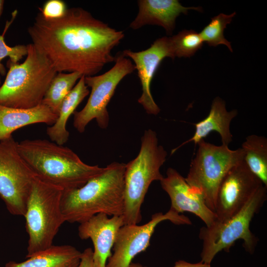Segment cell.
<instances>
[{
  "instance_id": "1",
  "label": "cell",
  "mask_w": 267,
  "mask_h": 267,
  "mask_svg": "<svg viewBox=\"0 0 267 267\" xmlns=\"http://www.w3.org/2000/svg\"><path fill=\"white\" fill-rule=\"evenodd\" d=\"M28 32L32 44L57 73L85 76H94L115 61L112 50L125 36L81 7L67 9L55 19H45L40 13Z\"/></svg>"
},
{
  "instance_id": "2",
  "label": "cell",
  "mask_w": 267,
  "mask_h": 267,
  "mask_svg": "<svg viewBox=\"0 0 267 267\" xmlns=\"http://www.w3.org/2000/svg\"><path fill=\"white\" fill-rule=\"evenodd\" d=\"M18 149L36 177L63 191L82 187L105 170L85 163L70 148L47 139L21 141Z\"/></svg>"
},
{
  "instance_id": "3",
  "label": "cell",
  "mask_w": 267,
  "mask_h": 267,
  "mask_svg": "<svg viewBox=\"0 0 267 267\" xmlns=\"http://www.w3.org/2000/svg\"><path fill=\"white\" fill-rule=\"evenodd\" d=\"M125 166L112 162L82 187L63 191L61 208L65 222L81 223L100 213L123 216Z\"/></svg>"
},
{
  "instance_id": "4",
  "label": "cell",
  "mask_w": 267,
  "mask_h": 267,
  "mask_svg": "<svg viewBox=\"0 0 267 267\" xmlns=\"http://www.w3.org/2000/svg\"><path fill=\"white\" fill-rule=\"evenodd\" d=\"M21 64L8 61V71L0 86V105L27 109L42 104L45 92L57 73L49 60L32 43Z\"/></svg>"
},
{
  "instance_id": "5",
  "label": "cell",
  "mask_w": 267,
  "mask_h": 267,
  "mask_svg": "<svg viewBox=\"0 0 267 267\" xmlns=\"http://www.w3.org/2000/svg\"><path fill=\"white\" fill-rule=\"evenodd\" d=\"M167 152L159 145L156 133L145 131L137 156L126 164L124 176L125 224H136L142 220L141 208L151 183L164 177L160 169L166 161Z\"/></svg>"
},
{
  "instance_id": "6",
  "label": "cell",
  "mask_w": 267,
  "mask_h": 267,
  "mask_svg": "<svg viewBox=\"0 0 267 267\" xmlns=\"http://www.w3.org/2000/svg\"><path fill=\"white\" fill-rule=\"evenodd\" d=\"M63 190L36 176L29 196L25 219L28 235V258L53 245L55 236L66 222L61 200Z\"/></svg>"
},
{
  "instance_id": "7",
  "label": "cell",
  "mask_w": 267,
  "mask_h": 267,
  "mask_svg": "<svg viewBox=\"0 0 267 267\" xmlns=\"http://www.w3.org/2000/svg\"><path fill=\"white\" fill-rule=\"evenodd\" d=\"M267 197V186L263 185L232 217L223 222H215L211 226L201 228L199 234L202 240L201 262L211 265L219 252H229L230 247L238 239L243 240V247L248 252L253 253L258 239L250 230V224Z\"/></svg>"
},
{
  "instance_id": "8",
  "label": "cell",
  "mask_w": 267,
  "mask_h": 267,
  "mask_svg": "<svg viewBox=\"0 0 267 267\" xmlns=\"http://www.w3.org/2000/svg\"><path fill=\"white\" fill-rule=\"evenodd\" d=\"M197 144V151L185 179L201 193L207 206L215 213L219 185L227 172L244 160V151L241 147L231 150L227 145H216L204 139Z\"/></svg>"
},
{
  "instance_id": "9",
  "label": "cell",
  "mask_w": 267,
  "mask_h": 267,
  "mask_svg": "<svg viewBox=\"0 0 267 267\" xmlns=\"http://www.w3.org/2000/svg\"><path fill=\"white\" fill-rule=\"evenodd\" d=\"M114 65L106 72L97 76H85L86 85L91 89L84 107L74 113L73 126L80 133L95 119L99 128L105 129L109 122L107 106L122 80L135 70L131 60L122 52L115 56Z\"/></svg>"
},
{
  "instance_id": "10",
  "label": "cell",
  "mask_w": 267,
  "mask_h": 267,
  "mask_svg": "<svg viewBox=\"0 0 267 267\" xmlns=\"http://www.w3.org/2000/svg\"><path fill=\"white\" fill-rule=\"evenodd\" d=\"M35 177L12 136L0 141V198L12 215L24 216Z\"/></svg>"
},
{
  "instance_id": "11",
  "label": "cell",
  "mask_w": 267,
  "mask_h": 267,
  "mask_svg": "<svg viewBox=\"0 0 267 267\" xmlns=\"http://www.w3.org/2000/svg\"><path fill=\"white\" fill-rule=\"evenodd\" d=\"M165 221L177 225L191 224L188 218L171 208L165 214H154L151 220L144 224H124L117 233L112 248L113 252L108 259L106 267H129L133 259L150 245L158 224Z\"/></svg>"
},
{
  "instance_id": "12",
  "label": "cell",
  "mask_w": 267,
  "mask_h": 267,
  "mask_svg": "<svg viewBox=\"0 0 267 267\" xmlns=\"http://www.w3.org/2000/svg\"><path fill=\"white\" fill-rule=\"evenodd\" d=\"M263 185L244 160L232 167L218 188L215 210L216 222H223L235 214Z\"/></svg>"
},
{
  "instance_id": "13",
  "label": "cell",
  "mask_w": 267,
  "mask_h": 267,
  "mask_svg": "<svg viewBox=\"0 0 267 267\" xmlns=\"http://www.w3.org/2000/svg\"><path fill=\"white\" fill-rule=\"evenodd\" d=\"M122 53L133 60L137 71L142 89V93L137 100L138 102L148 114L157 115L160 109L153 98L150 86L154 74L162 60L166 57L175 58L169 37L157 39L150 47L145 50L134 52L125 49Z\"/></svg>"
},
{
  "instance_id": "14",
  "label": "cell",
  "mask_w": 267,
  "mask_h": 267,
  "mask_svg": "<svg viewBox=\"0 0 267 267\" xmlns=\"http://www.w3.org/2000/svg\"><path fill=\"white\" fill-rule=\"evenodd\" d=\"M160 182L170 198L171 209L179 214L191 213L202 220L206 226L217 221L215 213L207 206L201 193L190 186L176 170L169 168L166 176Z\"/></svg>"
},
{
  "instance_id": "15",
  "label": "cell",
  "mask_w": 267,
  "mask_h": 267,
  "mask_svg": "<svg viewBox=\"0 0 267 267\" xmlns=\"http://www.w3.org/2000/svg\"><path fill=\"white\" fill-rule=\"evenodd\" d=\"M124 224L123 216H109L105 214L95 215L80 223L78 235L83 240L90 239L93 245V259L98 267H106L111 256L117 233Z\"/></svg>"
},
{
  "instance_id": "16",
  "label": "cell",
  "mask_w": 267,
  "mask_h": 267,
  "mask_svg": "<svg viewBox=\"0 0 267 267\" xmlns=\"http://www.w3.org/2000/svg\"><path fill=\"white\" fill-rule=\"evenodd\" d=\"M137 3L138 12L130 28L136 30L146 25H156L163 27L168 34L172 33L180 13L186 14L189 9L202 11L201 7H184L177 0H139Z\"/></svg>"
},
{
  "instance_id": "17",
  "label": "cell",
  "mask_w": 267,
  "mask_h": 267,
  "mask_svg": "<svg viewBox=\"0 0 267 267\" xmlns=\"http://www.w3.org/2000/svg\"><path fill=\"white\" fill-rule=\"evenodd\" d=\"M57 117L42 104L27 109L0 105V141L11 137L13 132L25 126L37 123L52 126Z\"/></svg>"
},
{
  "instance_id": "18",
  "label": "cell",
  "mask_w": 267,
  "mask_h": 267,
  "mask_svg": "<svg viewBox=\"0 0 267 267\" xmlns=\"http://www.w3.org/2000/svg\"><path fill=\"white\" fill-rule=\"evenodd\" d=\"M237 115L236 110L227 111L225 102L219 97H216L212 102L208 115L194 124L195 131L192 137L173 150L172 153L187 143L193 142L195 144H198L213 131L219 134L222 144L228 146L232 140L230 130V123Z\"/></svg>"
},
{
  "instance_id": "19",
  "label": "cell",
  "mask_w": 267,
  "mask_h": 267,
  "mask_svg": "<svg viewBox=\"0 0 267 267\" xmlns=\"http://www.w3.org/2000/svg\"><path fill=\"white\" fill-rule=\"evenodd\" d=\"M82 253L70 245H53L22 262H9L5 267H78Z\"/></svg>"
},
{
  "instance_id": "20",
  "label": "cell",
  "mask_w": 267,
  "mask_h": 267,
  "mask_svg": "<svg viewBox=\"0 0 267 267\" xmlns=\"http://www.w3.org/2000/svg\"><path fill=\"white\" fill-rule=\"evenodd\" d=\"M85 77L82 76L63 100L55 122L47 128L46 133L50 140L58 144L63 145L68 141L69 136V132L66 128L68 120L89 93Z\"/></svg>"
},
{
  "instance_id": "21",
  "label": "cell",
  "mask_w": 267,
  "mask_h": 267,
  "mask_svg": "<svg viewBox=\"0 0 267 267\" xmlns=\"http://www.w3.org/2000/svg\"><path fill=\"white\" fill-rule=\"evenodd\" d=\"M244 161L250 170L267 186V139L264 136L251 134L242 144Z\"/></svg>"
},
{
  "instance_id": "22",
  "label": "cell",
  "mask_w": 267,
  "mask_h": 267,
  "mask_svg": "<svg viewBox=\"0 0 267 267\" xmlns=\"http://www.w3.org/2000/svg\"><path fill=\"white\" fill-rule=\"evenodd\" d=\"M82 76L78 72L57 73L52 80L42 104L58 115L63 100Z\"/></svg>"
},
{
  "instance_id": "23",
  "label": "cell",
  "mask_w": 267,
  "mask_h": 267,
  "mask_svg": "<svg viewBox=\"0 0 267 267\" xmlns=\"http://www.w3.org/2000/svg\"><path fill=\"white\" fill-rule=\"evenodd\" d=\"M174 57H189L200 49L203 41L199 34L192 30H184L169 37Z\"/></svg>"
},
{
  "instance_id": "24",
  "label": "cell",
  "mask_w": 267,
  "mask_h": 267,
  "mask_svg": "<svg viewBox=\"0 0 267 267\" xmlns=\"http://www.w3.org/2000/svg\"><path fill=\"white\" fill-rule=\"evenodd\" d=\"M235 14V12L228 15L220 13L212 18L211 22L199 33L203 42L213 46L224 44L232 52L230 43L224 38L223 31Z\"/></svg>"
},
{
  "instance_id": "25",
  "label": "cell",
  "mask_w": 267,
  "mask_h": 267,
  "mask_svg": "<svg viewBox=\"0 0 267 267\" xmlns=\"http://www.w3.org/2000/svg\"><path fill=\"white\" fill-rule=\"evenodd\" d=\"M4 33L0 35V73L4 75L5 70L1 61L5 57H9V61L13 63L18 62L28 53L27 45H16L10 46L6 44L4 40Z\"/></svg>"
},
{
  "instance_id": "26",
  "label": "cell",
  "mask_w": 267,
  "mask_h": 267,
  "mask_svg": "<svg viewBox=\"0 0 267 267\" xmlns=\"http://www.w3.org/2000/svg\"><path fill=\"white\" fill-rule=\"evenodd\" d=\"M42 16L47 19H55L61 17L67 8L61 0H48L40 8Z\"/></svg>"
},
{
  "instance_id": "27",
  "label": "cell",
  "mask_w": 267,
  "mask_h": 267,
  "mask_svg": "<svg viewBox=\"0 0 267 267\" xmlns=\"http://www.w3.org/2000/svg\"><path fill=\"white\" fill-rule=\"evenodd\" d=\"M78 267H98L93 259V250L88 248L84 250Z\"/></svg>"
},
{
  "instance_id": "28",
  "label": "cell",
  "mask_w": 267,
  "mask_h": 267,
  "mask_svg": "<svg viewBox=\"0 0 267 267\" xmlns=\"http://www.w3.org/2000/svg\"><path fill=\"white\" fill-rule=\"evenodd\" d=\"M129 267H147L143 266L139 263L132 262ZM174 267H211L210 265L200 262L198 263L192 264L187 262L183 260H179L177 261Z\"/></svg>"
},
{
  "instance_id": "29",
  "label": "cell",
  "mask_w": 267,
  "mask_h": 267,
  "mask_svg": "<svg viewBox=\"0 0 267 267\" xmlns=\"http://www.w3.org/2000/svg\"><path fill=\"white\" fill-rule=\"evenodd\" d=\"M3 4H4V0H0V16H1L2 12Z\"/></svg>"
},
{
  "instance_id": "30",
  "label": "cell",
  "mask_w": 267,
  "mask_h": 267,
  "mask_svg": "<svg viewBox=\"0 0 267 267\" xmlns=\"http://www.w3.org/2000/svg\"><path fill=\"white\" fill-rule=\"evenodd\" d=\"M1 84V79H0V85Z\"/></svg>"
}]
</instances>
